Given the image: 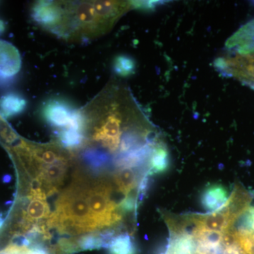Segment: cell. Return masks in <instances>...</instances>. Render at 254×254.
Instances as JSON below:
<instances>
[{
  "label": "cell",
  "instance_id": "obj_1",
  "mask_svg": "<svg viewBox=\"0 0 254 254\" xmlns=\"http://www.w3.org/2000/svg\"><path fill=\"white\" fill-rule=\"evenodd\" d=\"M214 66L222 75L235 78L254 90V52L233 53L225 50Z\"/></svg>",
  "mask_w": 254,
  "mask_h": 254
},
{
  "label": "cell",
  "instance_id": "obj_2",
  "mask_svg": "<svg viewBox=\"0 0 254 254\" xmlns=\"http://www.w3.org/2000/svg\"><path fill=\"white\" fill-rule=\"evenodd\" d=\"M111 190L105 185L86 190L87 200L98 229L118 223L123 218L118 205L110 199Z\"/></svg>",
  "mask_w": 254,
  "mask_h": 254
},
{
  "label": "cell",
  "instance_id": "obj_3",
  "mask_svg": "<svg viewBox=\"0 0 254 254\" xmlns=\"http://www.w3.org/2000/svg\"><path fill=\"white\" fill-rule=\"evenodd\" d=\"M238 218L227 205L219 211L195 218L194 222L197 227L210 231L225 232L231 229Z\"/></svg>",
  "mask_w": 254,
  "mask_h": 254
},
{
  "label": "cell",
  "instance_id": "obj_4",
  "mask_svg": "<svg viewBox=\"0 0 254 254\" xmlns=\"http://www.w3.org/2000/svg\"><path fill=\"white\" fill-rule=\"evenodd\" d=\"M21 68V55L16 47L0 40V77H12L19 72Z\"/></svg>",
  "mask_w": 254,
  "mask_h": 254
},
{
  "label": "cell",
  "instance_id": "obj_5",
  "mask_svg": "<svg viewBox=\"0 0 254 254\" xmlns=\"http://www.w3.org/2000/svg\"><path fill=\"white\" fill-rule=\"evenodd\" d=\"M225 50L240 53L254 52V19L242 26L227 40Z\"/></svg>",
  "mask_w": 254,
  "mask_h": 254
},
{
  "label": "cell",
  "instance_id": "obj_6",
  "mask_svg": "<svg viewBox=\"0 0 254 254\" xmlns=\"http://www.w3.org/2000/svg\"><path fill=\"white\" fill-rule=\"evenodd\" d=\"M230 196L225 187L220 185H213L207 187L200 197L202 206L207 211L213 213L225 208L228 203Z\"/></svg>",
  "mask_w": 254,
  "mask_h": 254
},
{
  "label": "cell",
  "instance_id": "obj_7",
  "mask_svg": "<svg viewBox=\"0 0 254 254\" xmlns=\"http://www.w3.org/2000/svg\"><path fill=\"white\" fill-rule=\"evenodd\" d=\"M73 110L61 101H51L45 107V118L56 127H68L72 120Z\"/></svg>",
  "mask_w": 254,
  "mask_h": 254
},
{
  "label": "cell",
  "instance_id": "obj_8",
  "mask_svg": "<svg viewBox=\"0 0 254 254\" xmlns=\"http://www.w3.org/2000/svg\"><path fill=\"white\" fill-rule=\"evenodd\" d=\"M66 167L63 162L46 165L42 169L38 175V180L41 185L45 184L49 193L56 190L58 185L62 183L65 175Z\"/></svg>",
  "mask_w": 254,
  "mask_h": 254
},
{
  "label": "cell",
  "instance_id": "obj_9",
  "mask_svg": "<svg viewBox=\"0 0 254 254\" xmlns=\"http://www.w3.org/2000/svg\"><path fill=\"white\" fill-rule=\"evenodd\" d=\"M61 16V9L50 1H40L33 9V19L43 26L55 25Z\"/></svg>",
  "mask_w": 254,
  "mask_h": 254
},
{
  "label": "cell",
  "instance_id": "obj_10",
  "mask_svg": "<svg viewBox=\"0 0 254 254\" xmlns=\"http://www.w3.org/2000/svg\"><path fill=\"white\" fill-rule=\"evenodd\" d=\"M141 171L137 172L136 169L119 168L115 174V182L119 190L127 196L132 190L136 188L139 181Z\"/></svg>",
  "mask_w": 254,
  "mask_h": 254
},
{
  "label": "cell",
  "instance_id": "obj_11",
  "mask_svg": "<svg viewBox=\"0 0 254 254\" xmlns=\"http://www.w3.org/2000/svg\"><path fill=\"white\" fill-rule=\"evenodd\" d=\"M26 105V100L16 93H9L0 98V110L6 118L22 113Z\"/></svg>",
  "mask_w": 254,
  "mask_h": 254
},
{
  "label": "cell",
  "instance_id": "obj_12",
  "mask_svg": "<svg viewBox=\"0 0 254 254\" xmlns=\"http://www.w3.org/2000/svg\"><path fill=\"white\" fill-rule=\"evenodd\" d=\"M170 153L166 145L163 143L155 148L149 162L150 175L162 174L170 168Z\"/></svg>",
  "mask_w": 254,
  "mask_h": 254
},
{
  "label": "cell",
  "instance_id": "obj_13",
  "mask_svg": "<svg viewBox=\"0 0 254 254\" xmlns=\"http://www.w3.org/2000/svg\"><path fill=\"white\" fill-rule=\"evenodd\" d=\"M85 163L95 171H100L111 162V155L105 150L88 149L83 155Z\"/></svg>",
  "mask_w": 254,
  "mask_h": 254
},
{
  "label": "cell",
  "instance_id": "obj_14",
  "mask_svg": "<svg viewBox=\"0 0 254 254\" xmlns=\"http://www.w3.org/2000/svg\"><path fill=\"white\" fill-rule=\"evenodd\" d=\"M109 254H136L137 250L134 242L129 234L123 233L114 237L110 242Z\"/></svg>",
  "mask_w": 254,
  "mask_h": 254
},
{
  "label": "cell",
  "instance_id": "obj_15",
  "mask_svg": "<svg viewBox=\"0 0 254 254\" xmlns=\"http://www.w3.org/2000/svg\"><path fill=\"white\" fill-rule=\"evenodd\" d=\"M50 208L45 199L33 198L28 205L24 218L28 222H36L49 216Z\"/></svg>",
  "mask_w": 254,
  "mask_h": 254
},
{
  "label": "cell",
  "instance_id": "obj_16",
  "mask_svg": "<svg viewBox=\"0 0 254 254\" xmlns=\"http://www.w3.org/2000/svg\"><path fill=\"white\" fill-rule=\"evenodd\" d=\"M76 243L78 251L104 248V245L100 236V233L84 235L76 240Z\"/></svg>",
  "mask_w": 254,
  "mask_h": 254
},
{
  "label": "cell",
  "instance_id": "obj_17",
  "mask_svg": "<svg viewBox=\"0 0 254 254\" xmlns=\"http://www.w3.org/2000/svg\"><path fill=\"white\" fill-rule=\"evenodd\" d=\"M62 143L67 148H75L81 144L83 140L82 131L67 128L60 133Z\"/></svg>",
  "mask_w": 254,
  "mask_h": 254
},
{
  "label": "cell",
  "instance_id": "obj_18",
  "mask_svg": "<svg viewBox=\"0 0 254 254\" xmlns=\"http://www.w3.org/2000/svg\"><path fill=\"white\" fill-rule=\"evenodd\" d=\"M135 66V62L131 58L125 55H120L115 60L114 68L118 74L127 76L134 71Z\"/></svg>",
  "mask_w": 254,
  "mask_h": 254
},
{
  "label": "cell",
  "instance_id": "obj_19",
  "mask_svg": "<svg viewBox=\"0 0 254 254\" xmlns=\"http://www.w3.org/2000/svg\"><path fill=\"white\" fill-rule=\"evenodd\" d=\"M33 155L37 161L41 163L53 165V164L63 162L62 161L63 159L52 150L36 149L33 150Z\"/></svg>",
  "mask_w": 254,
  "mask_h": 254
},
{
  "label": "cell",
  "instance_id": "obj_20",
  "mask_svg": "<svg viewBox=\"0 0 254 254\" xmlns=\"http://www.w3.org/2000/svg\"><path fill=\"white\" fill-rule=\"evenodd\" d=\"M149 173L148 171L145 173V175L142 177V179L140 180L139 185L138 187V193H137L136 203L139 205L141 202L144 199L147 191L149 190L150 187V178Z\"/></svg>",
  "mask_w": 254,
  "mask_h": 254
},
{
  "label": "cell",
  "instance_id": "obj_21",
  "mask_svg": "<svg viewBox=\"0 0 254 254\" xmlns=\"http://www.w3.org/2000/svg\"><path fill=\"white\" fill-rule=\"evenodd\" d=\"M137 205L136 199L133 195H127L118 205V209L125 213L131 212L134 210Z\"/></svg>",
  "mask_w": 254,
  "mask_h": 254
},
{
  "label": "cell",
  "instance_id": "obj_22",
  "mask_svg": "<svg viewBox=\"0 0 254 254\" xmlns=\"http://www.w3.org/2000/svg\"><path fill=\"white\" fill-rule=\"evenodd\" d=\"M28 251L29 247L13 243L7 246L4 250H0V254H28Z\"/></svg>",
  "mask_w": 254,
  "mask_h": 254
},
{
  "label": "cell",
  "instance_id": "obj_23",
  "mask_svg": "<svg viewBox=\"0 0 254 254\" xmlns=\"http://www.w3.org/2000/svg\"><path fill=\"white\" fill-rule=\"evenodd\" d=\"M5 28H6V26H5V23L2 20L0 19V35L2 34L5 31Z\"/></svg>",
  "mask_w": 254,
  "mask_h": 254
},
{
  "label": "cell",
  "instance_id": "obj_24",
  "mask_svg": "<svg viewBox=\"0 0 254 254\" xmlns=\"http://www.w3.org/2000/svg\"><path fill=\"white\" fill-rule=\"evenodd\" d=\"M2 223H3V220H2V219H1V218H0V227L1 226V225H2Z\"/></svg>",
  "mask_w": 254,
  "mask_h": 254
}]
</instances>
